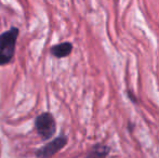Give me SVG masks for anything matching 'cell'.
Wrapping results in <instances>:
<instances>
[{
    "label": "cell",
    "instance_id": "1",
    "mask_svg": "<svg viewBox=\"0 0 159 158\" xmlns=\"http://www.w3.org/2000/svg\"><path fill=\"white\" fill-rule=\"evenodd\" d=\"M19 34V28L11 27L0 35V66L7 65L13 59Z\"/></svg>",
    "mask_w": 159,
    "mask_h": 158
},
{
    "label": "cell",
    "instance_id": "5",
    "mask_svg": "<svg viewBox=\"0 0 159 158\" xmlns=\"http://www.w3.org/2000/svg\"><path fill=\"white\" fill-rule=\"evenodd\" d=\"M109 154V147L106 144L98 143L91 148L84 158H107Z\"/></svg>",
    "mask_w": 159,
    "mask_h": 158
},
{
    "label": "cell",
    "instance_id": "3",
    "mask_svg": "<svg viewBox=\"0 0 159 158\" xmlns=\"http://www.w3.org/2000/svg\"><path fill=\"white\" fill-rule=\"evenodd\" d=\"M67 137L66 135H60V137L55 138L54 140L50 141L49 143H47L44 146H42L41 148L36 152V157L37 158H50L53 155H55L57 152L65 147V145L67 144Z\"/></svg>",
    "mask_w": 159,
    "mask_h": 158
},
{
    "label": "cell",
    "instance_id": "2",
    "mask_svg": "<svg viewBox=\"0 0 159 158\" xmlns=\"http://www.w3.org/2000/svg\"><path fill=\"white\" fill-rule=\"evenodd\" d=\"M35 128L43 141L50 140L57 132V122L53 115L49 112L38 115L35 119Z\"/></svg>",
    "mask_w": 159,
    "mask_h": 158
},
{
    "label": "cell",
    "instance_id": "4",
    "mask_svg": "<svg viewBox=\"0 0 159 158\" xmlns=\"http://www.w3.org/2000/svg\"><path fill=\"white\" fill-rule=\"evenodd\" d=\"M73 51V44L70 42H62V43L55 44L50 49V53L57 59H63L68 56Z\"/></svg>",
    "mask_w": 159,
    "mask_h": 158
}]
</instances>
